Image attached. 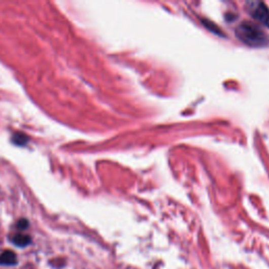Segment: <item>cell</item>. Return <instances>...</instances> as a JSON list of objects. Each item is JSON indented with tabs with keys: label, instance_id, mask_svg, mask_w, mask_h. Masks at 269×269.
Segmentation results:
<instances>
[{
	"label": "cell",
	"instance_id": "obj_1",
	"mask_svg": "<svg viewBox=\"0 0 269 269\" xmlns=\"http://www.w3.org/2000/svg\"><path fill=\"white\" fill-rule=\"evenodd\" d=\"M238 38L250 47H264L269 42V38L257 25L243 22L236 29Z\"/></svg>",
	"mask_w": 269,
	"mask_h": 269
},
{
	"label": "cell",
	"instance_id": "obj_2",
	"mask_svg": "<svg viewBox=\"0 0 269 269\" xmlns=\"http://www.w3.org/2000/svg\"><path fill=\"white\" fill-rule=\"evenodd\" d=\"M249 13L253 18L269 27V10L262 3H249L247 5Z\"/></svg>",
	"mask_w": 269,
	"mask_h": 269
},
{
	"label": "cell",
	"instance_id": "obj_3",
	"mask_svg": "<svg viewBox=\"0 0 269 269\" xmlns=\"http://www.w3.org/2000/svg\"><path fill=\"white\" fill-rule=\"evenodd\" d=\"M18 262L17 257L12 250H6L0 255V265L3 266H14Z\"/></svg>",
	"mask_w": 269,
	"mask_h": 269
},
{
	"label": "cell",
	"instance_id": "obj_4",
	"mask_svg": "<svg viewBox=\"0 0 269 269\" xmlns=\"http://www.w3.org/2000/svg\"><path fill=\"white\" fill-rule=\"evenodd\" d=\"M13 243L18 246V247H25L27 245L31 244L32 242V239L29 236L26 234H16L13 237Z\"/></svg>",
	"mask_w": 269,
	"mask_h": 269
},
{
	"label": "cell",
	"instance_id": "obj_5",
	"mask_svg": "<svg viewBox=\"0 0 269 269\" xmlns=\"http://www.w3.org/2000/svg\"><path fill=\"white\" fill-rule=\"evenodd\" d=\"M26 141H27V138L25 136H23V134H20V133L14 134L13 142L15 144H17V145H24V144H26Z\"/></svg>",
	"mask_w": 269,
	"mask_h": 269
},
{
	"label": "cell",
	"instance_id": "obj_6",
	"mask_svg": "<svg viewBox=\"0 0 269 269\" xmlns=\"http://www.w3.org/2000/svg\"><path fill=\"white\" fill-rule=\"evenodd\" d=\"M17 226H18V228H19V229L23 230V229H25V228H27V227H28V222H27L25 219H21V220H19V221H18V223H17Z\"/></svg>",
	"mask_w": 269,
	"mask_h": 269
}]
</instances>
